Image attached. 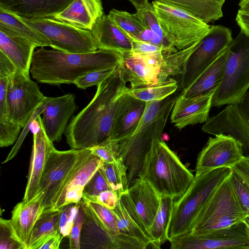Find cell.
<instances>
[{"label":"cell","instance_id":"1","mask_svg":"<svg viewBox=\"0 0 249 249\" xmlns=\"http://www.w3.org/2000/svg\"><path fill=\"white\" fill-rule=\"evenodd\" d=\"M120 64L97 86L89 103L68 124L64 135L71 149L89 148L110 141L117 109L126 87Z\"/></svg>","mask_w":249,"mask_h":249},{"label":"cell","instance_id":"2","mask_svg":"<svg viewBox=\"0 0 249 249\" xmlns=\"http://www.w3.org/2000/svg\"><path fill=\"white\" fill-rule=\"evenodd\" d=\"M123 60L121 53L111 50L69 53L41 47L33 53L30 72L33 78L41 83L74 84L79 77L92 71L116 68Z\"/></svg>","mask_w":249,"mask_h":249},{"label":"cell","instance_id":"3","mask_svg":"<svg viewBox=\"0 0 249 249\" xmlns=\"http://www.w3.org/2000/svg\"><path fill=\"white\" fill-rule=\"evenodd\" d=\"M176 98L146 102L143 116L134 131L127 137L115 142L117 152L127 170L130 186L138 178L153 142L160 139Z\"/></svg>","mask_w":249,"mask_h":249},{"label":"cell","instance_id":"4","mask_svg":"<svg viewBox=\"0 0 249 249\" xmlns=\"http://www.w3.org/2000/svg\"><path fill=\"white\" fill-rule=\"evenodd\" d=\"M138 178L147 181L160 195L179 198L195 176L160 139L152 143Z\"/></svg>","mask_w":249,"mask_h":249},{"label":"cell","instance_id":"5","mask_svg":"<svg viewBox=\"0 0 249 249\" xmlns=\"http://www.w3.org/2000/svg\"><path fill=\"white\" fill-rule=\"evenodd\" d=\"M231 171V168L221 167L196 174L186 192L175 202L166 231L167 240L191 232L200 211Z\"/></svg>","mask_w":249,"mask_h":249},{"label":"cell","instance_id":"6","mask_svg":"<svg viewBox=\"0 0 249 249\" xmlns=\"http://www.w3.org/2000/svg\"><path fill=\"white\" fill-rule=\"evenodd\" d=\"M228 52L224 77L213 94L212 107L237 103L249 89V35L240 31Z\"/></svg>","mask_w":249,"mask_h":249},{"label":"cell","instance_id":"7","mask_svg":"<svg viewBox=\"0 0 249 249\" xmlns=\"http://www.w3.org/2000/svg\"><path fill=\"white\" fill-rule=\"evenodd\" d=\"M247 215L236 196L229 175L218 186L200 211L191 232L207 234L242 222Z\"/></svg>","mask_w":249,"mask_h":249},{"label":"cell","instance_id":"8","mask_svg":"<svg viewBox=\"0 0 249 249\" xmlns=\"http://www.w3.org/2000/svg\"><path fill=\"white\" fill-rule=\"evenodd\" d=\"M160 24L170 42L178 50L199 42L211 25L179 8L153 1Z\"/></svg>","mask_w":249,"mask_h":249},{"label":"cell","instance_id":"9","mask_svg":"<svg viewBox=\"0 0 249 249\" xmlns=\"http://www.w3.org/2000/svg\"><path fill=\"white\" fill-rule=\"evenodd\" d=\"M50 41L55 50L69 53H87L98 50L90 31L83 30L53 18H28L21 17Z\"/></svg>","mask_w":249,"mask_h":249},{"label":"cell","instance_id":"10","mask_svg":"<svg viewBox=\"0 0 249 249\" xmlns=\"http://www.w3.org/2000/svg\"><path fill=\"white\" fill-rule=\"evenodd\" d=\"M91 154L89 148L59 151L55 148L52 151L42 175L38 192L43 193L44 212L51 210L59 191L75 169Z\"/></svg>","mask_w":249,"mask_h":249},{"label":"cell","instance_id":"11","mask_svg":"<svg viewBox=\"0 0 249 249\" xmlns=\"http://www.w3.org/2000/svg\"><path fill=\"white\" fill-rule=\"evenodd\" d=\"M233 39L231 30L225 26L211 25L208 33L200 40L185 63L180 75L182 90L190 86L231 45Z\"/></svg>","mask_w":249,"mask_h":249},{"label":"cell","instance_id":"12","mask_svg":"<svg viewBox=\"0 0 249 249\" xmlns=\"http://www.w3.org/2000/svg\"><path fill=\"white\" fill-rule=\"evenodd\" d=\"M46 97L29 74L17 69L8 77V119L21 128L25 127Z\"/></svg>","mask_w":249,"mask_h":249},{"label":"cell","instance_id":"13","mask_svg":"<svg viewBox=\"0 0 249 249\" xmlns=\"http://www.w3.org/2000/svg\"><path fill=\"white\" fill-rule=\"evenodd\" d=\"M81 204L84 220L80 235L81 249H149L148 245L136 238L111 231L83 199Z\"/></svg>","mask_w":249,"mask_h":249},{"label":"cell","instance_id":"14","mask_svg":"<svg viewBox=\"0 0 249 249\" xmlns=\"http://www.w3.org/2000/svg\"><path fill=\"white\" fill-rule=\"evenodd\" d=\"M169 242L171 249H249V230L242 221L207 234L190 232Z\"/></svg>","mask_w":249,"mask_h":249},{"label":"cell","instance_id":"15","mask_svg":"<svg viewBox=\"0 0 249 249\" xmlns=\"http://www.w3.org/2000/svg\"><path fill=\"white\" fill-rule=\"evenodd\" d=\"M210 137L198 155L196 174L230 167L244 156L242 143L231 136L217 134Z\"/></svg>","mask_w":249,"mask_h":249},{"label":"cell","instance_id":"16","mask_svg":"<svg viewBox=\"0 0 249 249\" xmlns=\"http://www.w3.org/2000/svg\"><path fill=\"white\" fill-rule=\"evenodd\" d=\"M164 53L123 56L121 65L131 89L154 85L169 78Z\"/></svg>","mask_w":249,"mask_h":249},{"label":"cell","instance_id":"17","mask_svg":"<svg viewBox=\"0 0 249 249\" xmlns=\"http://www.w3.org/2000/svg\"><path fill=\"white\" fill-rule=\"evenodd\" d=\"M43 104L41 120L45 132L51 142H58L77 108L75 96L70 93L56 97H46Z\"/></svg>","mask_w":249,"mask_h":249},{"label":"cell","instance_id":"18","mask_svg":"<svg viewBox=\"0 0 249 249\" xmlns=\"http://www.w3.org/2000/svg\"><path fill=\"white\" fill-rule=\"evenodd\" d=\"M103 162L99 157L91 153L78 165L64 184L53 200L51 210L61 209L70 204L79 202L85 186Z\"/></svg>","mask_w":249,"mask_h":249},{"label":"cell","instance_id":"19","mask_svg":"<svg viewBox=\"0 0 249 249\" xmlns=\"http://www.w3.org/2000/svg\"><path fill=\"white\" fill-rule=\"evenodd\" d=\"M36 123L38 130L33 134V144L30 159L27 182L22 201L28 202L38 192L39 183L46 163L52 151L55 148L53 142L47 137L38 116Z\"/></svg>","mask_w":249,"mask_h":249},{"label":"cell","instance_id":"20","mask_svg":"<svg viewBox=\"0 0 249 249\" xmlns=\"http://www.w3.org/2000/svg\"><path fill=\"white\" fill-rule=\"evenodd\" d=\"M215 90L191 98L178 95L171 112V122L179 130L189 125L205 122L209 118Z\"/></svg>","mask_w":249,"mask_h":249},{"label":"cell","instance_id":"21","mask_svg":"<svg viewBox=\"0 0 249 249\" xmlns=\"http://www.w3.org/2000/svg\"><path fill=\"white\" fill-rule=\"evenodd\" d=\"M146 105V102L134 97L129 89L119 105L110 141L118 142L132 134L143 116Z\"/></svg>","mask_w":249,"mask_h":249},{"label":"cell","instance_id":"22","mask_svg":"<svg viewBox=\"0 0 249 249\" xmlns=\"http://www.w3.org/2000/svg\"><path fill=\"white\" fill-rule=\"evenodd\" d=\"M43 197V193L40 192L29 201L18 203L12 212L11 224L24 249H28L32 230L44 212Z\"/></svg>","mask_w":249,"mask_h":249},{"label":"cell","instance_id":"23","mask_svg":"<svg viewBox=\"0 0 249 249\" xmlns=\"http://www.w3.org/2000/svg\"><path fill=\"white\" fill-rule=\"evenodd\" d=\"M91 32L98 49L116 51L123 56L131 53L130 36L119 27L108 15H104L99 18Z\"/></svg>","mask_w":249,"mask_h":249},{"label":"cell","instance_id":"24","mask_svg":"<svg viewBox=\"0 0 249 249\" xmlns=\"http://www.w3.org/2000/svg\"><path fill=\"white\" fill-rule=\"evenodd\" d=\"M104 15L101 0H73L53 19L91 31L98 19Z\"/></svg>","mask_w":249,"mask_h":249},{"label":"cell","instance_id":"25","mask_svg":"<svg viewBox=\"0 0 249 249\" xmlns=\"http://www.w3.org/2000/svg\"><path fill=\"white\" fill-rule=\"evenodd\" d=\"M127 193L149 231L160 207V195L147 181L139 178L130 186Z\"/></svg>","mask_w":249,"mask_h":249},{"label":"cell","instance_id":"26","mask_svg":"<svg viewBox=\"0 0 249 249\" xmlns=\"http://www.w3.org/2000/svg\"><path fill=\"white\" fill-rule=\"evenodd\" d=\"M73 0H0V6L22 18H52Z\"/></svg>","mask_w":249,"mask_h":249},{"label":"cell","instance_id":"27","mask_svg":"<svg viewBox=\"0 0 249 249\" xmlns=\"http://www.w3.org/2000/svg\"><path fill=\"white\" fill-rule=\"evenodd\" d=\"M117 218L120 232L136 238L153 249L150 233L137 213L127 192L119 198L112 209Z\"/></svg>","mask_w":249,"mask_h":249},{"label":"cell","instance_id":"28","mask_svg":"<svg viewBox=\"0 0 249 249\" xmlns=\"http://www.w3.org/2000/svg\"><path fill=\"white\" fill-rule=\"evenodd\" d=\"M37 46L31 41L0 29V51L17 69L29 74L33 53Z\"/></svg>","mask_w":249,"mask_h":249},{"label":"cell","instance_id":"29","mask_svg":"<svg viewBox=\"0 0 249 249\" xmlns=\"http://www.w3.org/2000/svg\"><path fill=\"white\" fill-rule=\"evenodd\" d=\"M228 49L229 48L190 86L182 90L180 94L186 98H191L206 94L216 89L224 77L229 53Z\"/></svg>","mask_w":249,"mask_h":249},{"label":"cell","instance_id":"30","mask_svg":"<svg viewBox=\"0 0 249 249\" xmlns=\"http://www.w3.org/2000/svg\"><path fill=\"white\" fill-rule=\"evenodd\" d=\"M183 10L205 23L213 22L223 16L226 0H157Z\"/></svg>","mask_w":249,"mask_h":249},{"label":"cell","instance_id":"31","mask_svg":"<svg viewBox=\"0 0 249 249\" xmlns=\"http://www.w3.org/2000/svg\"><path fill=\"white\" fill-rule=\"evenodd\" d=\"M0 29L25 38L37 47H51L49 40L41 33L23 21L20 17L0 6Z\"/></svg>","mask_w":249,"mask_h":249},{"label":"cell","instance_id":"32","mask_svg":"<svg viewBox=\"0 0 249 249\" xmlns=\"http://www.w3.org/2000/svg\"><path fill=\"white\" fill-rule=\"evenodd\" d=\"M175 198L161 196L160 207L149 232L153 249H160L167 240L166 231L175 204Z\"/></svg>","mask_w":249,"mask_h":249},{"label":"cell","instance_id":"33","mask_svg":"<svg viewBox=\"0 0 249 249\" xmlns=\"http://www.w3.org/2000/svg\"><path fill=\"white\" fill-rule=\"evenodd\" d=\"M61 209L44 212L36 221L31 232L28 249H38L49 235L58 231Z\"/></svg>","mask_w":249,"mask_h":249},{"label":"cell","instance_id":"34","mask_svg":"<svg viewBox=\"0 0 249 249\" xmlns=\"http://www.w3.org/2000/svg\"><path fill=\"white\" fill-rule=\"evenodd\" d=\"M99 169L118 199L127 192L129 187L127 170L121 157L113 162H104Z\"/></svg>","mask_w":249,"mask_h":249},{"label":"cell","instance_id":"35","mask_svg":"<svg viewBox=\"0 0 249 249\" xmlns=\"http://www.w3.org/2000/svg\"><path fill=\"white\" fill-rule=\"evenodd\" d=\"M178 88V82L172 78L154 85L130 89L131 93L135 98L147 102L161 101L175 92Z\"/></svg>","mask_w":249,"mask_h":249},{"label":"cell","instance_id":"36","mask_svg":"<svg viewBox=\"0 0 249 249\" xmlns=\"http://www.w3.org/2000/svg\"><path fill=\"white\" fill-rule=\"evenodd\" d=\"M138 14L145 28L151 30L163 42L166 52L172 53L178 51L170 42L161 28L152 3L149 2L143 8L137 10Z\"/></svg>","mask_w":249,"mask_h":249},{"label":"cell","instance_id":"37","mask_svg":"<svg viewBox=\"0 0 249 249\" xmlns=\"http://www.w3.org/2000/svg\"><path fill=\"white\" fill-rule=\"evenodd\" d=\"M111 19L122 30L135 37L145 29L138 14L126 11L111 10L108 15Z\"/></svg>","mask_w":249,"mask_h":249},{"label":"cell","instance_id":"38","mask_svg":"<svg viewBox=\"0 0 249 249\" xmlns=\"http://www.w3.org/2000/svg\"><path fill=\"white\" fill-rule=\"evenodd\" d=\"M0 249H24L22 245L14 232L10 219L0 218Z\"/></svg>","mask_w":249,"mask_h":249},{"label":"cell","instance_id":"39","mask_svg":"<svg viewBox=\"0 0 249 249\" xmlns=\"http://www.w3.org/2000/svg\"><path fill=\"white\" fill-rule=\"evenodd\" d=\"M81 201L72 203L61 209L59 220L58 231L65 237L68 236L72 228Z\"/></svg>","mask_w":249,"mask_h":249},{"label":"cell","instance_id":"40","mask_svg":"<svg viewBox=\"0 0 249 249\" xmlns=\"http://www.w3.org/2000/svg\"><path fill=\"white\" fill-rule=\"evenodd\" d=\"M84 200L110 231L115 233L120 232L117 226V218L112 209L96 202Z\"/></svg>","mask_w":249,"mask_h":249},{"label":"cell","instance_id":"41","mask_svg":"<svg viewBox=\"0 0 249 249\" xmlns=\"http://www.w3.org/2000/svg\"><path fill=\"white\" fill-rule=\"evenodd\" d=\"M230 179L236 196L247 215H249V185L236 172L231 171Z\"/></svg>","mask_w":249,"mask_h":249},{"label":"cell","instance_id":"42","mask_svg":"<svg viewBox=\"0 0 249 249\" xmlns=\"http://www.w3.org/2000/svg\"><path fill=\"white\" fill-rule=\"evenodd\" d=\"M117 67L92 71L79 77L73 84L77 88L84 89L93 86H97L109 76Z\"/></svg>","mask_w":249,"mask_h":249},{"label":"cell","instance_id":"43","mask_svg":"<svg viewBox=\"0 0 249 249\" xmlns=\"http://www.w3.org/2000/svg\"><path fill=\"white\" fill-rule=\"evenodd\" d=\"M21 128L9 121H0V146L5 147L13 144L18 139Z\"/></svg>","mask_w":249,"mask_h":249},{"label":"cell","instance_id":"44","mask_svg":"<svg viewBox=\"0 0 249 249\" xmlns=\"http://www.w3.org/2000/svg\"><path fill=\"white\" fill-rule=\"evenodd\" d=\"M89 149L93 155L99 157L104 162H113L119 158L117 143L113 141H107Z\"/></svg>","mask_w":249,"mask_h":249},{"label":"cell","instance_id":"45","mask_svg":"<svg viewBox=\"0 0 249 249\" xmlns=\"http://www.w3.org/2000/svg\"><path fill=\"white\" fill-rule=\"evenodd\" d=\"M107 190H112L99 168L85 186L83 196H97Z\"/></svg>","mask_w":249,"mask_h":249},{"label":"cell","instance_id":"46","mask_svg":"<svg viewBox=\"0 0 249 249\" xmlns=\"http://www.w3.org/2000/svg\"><path fill=\"white\" fill-rule=\"evenodd\" d=\"M84 220V213L83 206L80 205L75 217L74 223L68 236L69 239V248L71 249H81L80 235Z\"/></svg>","mask_w":249,"mask_h":249},{"label":"cell","instance_id":"47","mask_svg":"<svg viewBox=\"0 0 249 249\" xmlns=\"http://www.w3.org/2000/svg\"><path fill=\"white\" fill-rule=\"evenodd\" d=\"M130 36L132 44V50L131 53L132 54L152 55L164 53L162 49L157 45L142 41L131 36Z\"/></svg>","mask_w":249,"mask_h":249},{"label":"cell","instance_id":"48","mask_svg":"<svg viewBox=\"0 0 249 249\" xmlns=\"http://www.w3.org/2000/svg\"><path fill=\"white\" fill-rule=\"evenodd\" d=\"M82 198L99 203L110 209H113L115 207L119 199L117 195L112 190L103 191L95 196L83 195Z\"/></svg>","mask_w":249,"mask_h":249},{"label":"cell","instance_id":"49","mask_svg":"<svg viewBox=\"0 0 249 249\" xmlns=\"http://www.w3.org/2000/svg\"><path fill=\"white\" fill-rule=\"evenodd\" d=\"M8 77H0V120L8 119Z\"/></svg>","mask_w":249,"mask_h":249},{"label":"cell","instance_id":"50","mask_svg":"<svg viewBox=\"0 0 249 249\" xmlns=\"http://www.w3.org/2000/svg\"><path fill=\"white\" fill-rule=\"evenodd\" d=\"M231 169L238 173L249 185V156H244L241 160Z\"/></svg>","mask_w":249,"mask_h":249},{"label":"cell","instance_id":"51","mask_svg":"<svg viewBox=\"0 0 249 249\" xmlns=\"http://www.w3.org/2000/svg\"><path fill=\"white\" fill-rule=\"evenodd\" d=\"M12 62L0 51V77H9L17 70Z\"/></svg>","mask_w":249,"mask_h":249},{"label":"cell","instance_id":"52","mask_svg":"<svg viewBox=\"0 0 249 249\" xmlns=\"http://www.w3.org/2000/svg\"><path fill=\"white\" fill-rule=\"evenodd\" d=\"M64 237L59 231L56 232L48 236L38 249H58Z\"/></svg>","mask_w":249,"mask_h":249},{"label":"cell","instance_id":"53","mask_svg":"<svg viewBox=\"0 0 249 249\" xmlns=\"http://www.w3.org/2000/svg\"><path fill=\"white\" fill-rule=\"evenodd\" d=\"M235 20L240 31L249 35V12L239 9Z\"/></svg>","mask_w":249,"mask_h":249},{"label":"cell","instance_id":"54","mask_svg":"<svg viewBox=\"0 0 249 249\" xmlns=\"http://www.w3.org/2000/svg\"><path fill=\"white\" fill-rule=\"evenodd\" d=\"M154 34L151 30L145 28L134 38L142 41L151 43Z\"/></svg>","mask_w":249,"mask_h":249},{"label":"cell","instance_id":"55","mask_svg":"<svg viewBox=\"0 0 249 249\" xmlns=\"http://www.w3.org/2000/svg\"><path fill=\"white\" fill-rule=\"evenodd\" d=\"M135 7L137 10L142 8L145 6L148 2L149 0H128Z\"/></svg>","mask_w":249,"mask_h":249},{"label":"cell","instance_id":"56","mask_svg":"<svg viewBox=\"0 0 249 249\" xmlns=\"http://www.w3.org/2000/svg\"><path fill=\"white\" fill-rule=\"evenodd\" d=\"M238 5L239 9L249 12V0H240Z\"/></svg>","mask_w":249,"mask_h":249},{"label":"cell","instance_id":"57","mask_svg":"<svg viewBox=\"0 0 249 249\" xmlns=\"http://www.w3.org/2000/svg\"><path fill=\"white\" fill-rule=\"evenodd\" d=\"M243 150L244 155L249 156V145L243 146Z\"/></svg>","mask_w":249,"mask_h":249},{"label":"cell","instance_id":"58","mask_svg":"<svg viewBox=\"0 0 249 249\" xmlns=\"http://www.w3.org/2000/svg\"><path fill=\"white\" fill-rule=\"evenodd\" d=\"M247 225L248 229L249 230V215H247L243 221Z\"/></svg>","mask_w":249,"mask_h":249}]
</instances>
